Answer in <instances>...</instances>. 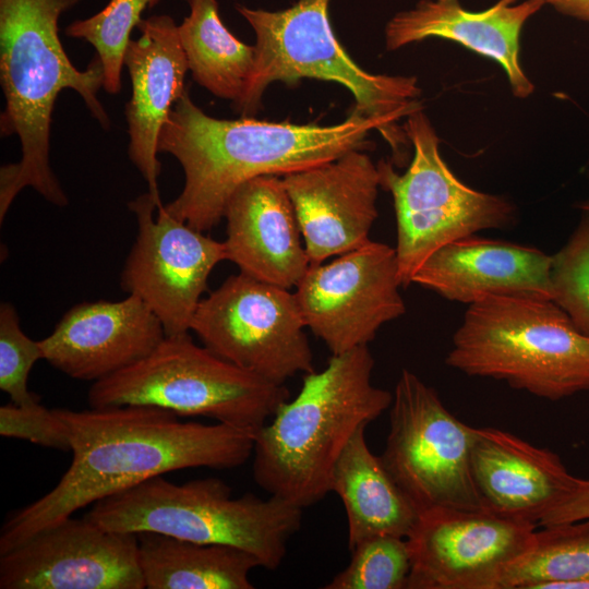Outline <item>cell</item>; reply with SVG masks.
I'll list each match as a JSON object with an SVG mask.
<instances>
[{"mask_svg":"<svg viewBox=\"0 0 589 589\" xmlns=\"http://www.w3.org/2000/svg\"><path fill=\"white\" fill-rule=\"evenodd\" d=\"M498 589H589V518L536 530Z\"/></svg>","mask_w":589,"mask_h":589,"instance_id":"obj_26","label":"cell"},{"mask_svg":"<svg viewBox=\"0 0 589 589\" xmlns=\"http://www.w3.org/2000/svg\"><path fill=\"white\" fill-rule=\"evenodd\" d=\"M1 589H145L135 533L67 517L0 554Z\"/></svg>","mask_w":589,"mask_h":589,"instance_id":"obj_15","label":"cell"},{"mask_svg":"<svg viewBox=\"0 0 589 589\" xmlns=\"http://www.w3.org/2000/svg\"><path fill=\"white\" fill-rule=\"evenodd\" d=\"M55 410L69 430L71 465L50 492L3 525L0 554L147 479L187 468H236L253 455L255 432L219 422L182 421L155 406Z\"/></svg>","mask_w":589,"mask_h":589,"instance_id":"obj_1","label":"cell"},{"mask_svg":"<svg viewBox=\"0 0 589 589\" xmlns=\"http://www.w3.org/2000/svg\"><path fill=\"white\" fill-rule=\"evenodd\" d=\"M589 518V478H578L574 491L539 521L545 527Z\"/></svg>","mask_w":589,"mask_h":589,"instance_id":"obj_32","label":"cell"},{"mask_svg":"<svg viewBox=\"0 0 589 589\" xmlns=\"http://www.w3.org/2000/svg\"><path fill=\"white\" fill-rule=\"evenodd\" d=\"M557 12L589 25V0H542Z\"/></svg>","mask_w":589,"mask_h":589,"instance_id":"obj_33","label":"cell"},{"mask_svg":"<svg viewBox=\"0 0 589 589\" xmlns=\"http://www.w3.org/2000/svg\"><path fill=\"white\" fill-rule=\"evenodd\" d=\"M552 301L589 336V215L582 217L566 244L551 255Z\"/></svg>","mask_w":589,"mask_h":589,"instance_id":"obj_29","label":"cell"},{"mask_svg":"<svg viewBox=\"0 0 589 589\" xmlns=\"http://www.w3.org/2000/svg\"><path fill=\"white\" fill-rule=\"evenodd\" d=\"M128 206L137 235L121 272V288L149 306L166 336L189 333L212 271L227 260L225 242L175 218L149 192Z\"/></svg>","mask_w":589,"mask_h":589,"instance_id":"obj_12","label":"cell"},{"mask_svg":"<svg viewBox=\"0 0 589 589\" xmlns=\"http://www.w3.org/2000/svg\"><path fill=\"white\" fill-rule=\"evenodd\" d=\"M396 250L375 241L310 264L293 292L306 328L339 354L372 341L406 312Z\"/></svg>","mask_w":589,"mask_h":589,"instance_id":"obj_13","label":"cell"},{"mask_svg":"<svg viewBox=\"0 0 589 589\" xmlns=\"http://www.w3.org/2000/svg\"><path fill=\"white\" fill-rule=\"evenodd\" d=\"M140 37L131 39L124 55L132 94L125 104L130 137L128 155L148 185L158 206V139L176 101L185 92L189 71L178 25L167 15L142 19Z\"/></svg>","mask_w":589,"mask_h":589,"instance_id":"obj_18","label":"cell"},{"mask_svg":"<svg viewBox=\"0 0 589 589\" xmlns=\"http://www.w3.org/2000/svg\"><path fill=\"white\" fill-rule=\"evenodd\" d=\"M292 202L310 264L368 241L377 218L380 173L364 149L281 177Z\"/></svg>","mask_w":589,"mask_h":589,"instance_id":"obj_16","label":"cell"},{"mask_svg":"<svg viewBox=\"0 0 589 589\" xmlns=\"http://www.w3.org/2000/svg\"><path fill=\"white\" fill-rule=\"evenodd\" d=\"M498 0L489 9L470 11L459 0H420L386 24L385 45L396 50L431 37L460 44L497 62L514 96L527 98L534 86L520 63V35L526 22L545 4L542 0Z\"/></svg>","mask_w":589,"mask_h":589,"instance_id":"obj_19","label":"cell"},{"mask_svg":"<svg viewBox=\"0 0 589 589\" xmlns=\"http://www.w3.org/2000/svg\"><path fill=\"white\" fill-rule=\"evenodd\" d=\"M0 434L44 447L71 450L67 424L55 409L39 404L23 407L10 402L0 407Z\"/></svg>","mask_w":589,"mask_h":589,"instance_id":"obj_31","label":"cell"},{"mask_svg":"<svg viewBox=\"0 0 589 589\" xmlns=\"http://www.w3.org/2000/svg\"><path fill=\"white\" fill-rule=\"evenodd\" d=\"M85 518L117 532L237 546L274 570L301 527L302 508L272 495L233 497L218 478L175 484L157 476L94 503Z\"/></svg>","mask_w":589,"mask_h":589,"instance_id":"obj_7","label":"cell"},{"mask_svg":"<svg viewBox=\"0 0 589 589\" xmlns=\"http://www.w3.org/2000/svg\"><path fill=\"white\" fill-rule=\"evenodd\" d=\"M360 428L340 455L332 492L341 500L348 521V549L376 536L407 538L420 512L393 479Z\"/></svg>","mask_w":589,"mask_h":589,"instance_id":"obj_23","label":"cell"},{"mask_svg":"<svg viewBox=\"0 0 589 589\" xmlns=\"http://www.w3.org/2000/svg\"><path fill=\"white\" fill-rule=\"evenodd\" d=\"M368 345L332 354L320 372L304 374L254 435L253 478L272 496L300 508L332 492L335 466L354 433L388 410L393 393L372 384Z\"/></svg>","mask_w":589,"mask_h":589,"instance_id":"obj_4","label":"cell"},{"mask_svg":"<svg viewBox=\"0 0 589 589\" xmlns=\"http://www.w3.org/2000/svg\"><path fill=\"white\" fill-rule=\"evenodd\" d=\"M550 269L539 249L470 236L433 252L411 284L468 305L490 296L552 300Z\"/></svg>","mask_w":589,"mask_h":589,"instance_id":"obj_22","label":"cell"},{"mask_svg":"<svg viewBox=\"0 0 589 589\" xmlns=\"http://www.w3.org/2000/svg\"><path fill=\"white\" fill-rule=\"evenodd\" d=\"M471 470L483 507L538 526L575 489L561 457L497 428H476Z\"/></svg>","mask_w":589,"mask_h":589,"instance_id":"obj_21","label":"cell"},{"mask_svg":"<svg viewBox=\"0 0 589 589\" xmlns=\"http://www.w3.org/2000/svg\"><path fill=\"white\" fill-rule=\"evenodd\" d=\"M374 130L386 140L382 122L353 110L330 125L217 119L197 107L185 89L158 139V152L172 155L184 172L182 191L164 207L200 231L211 230L242 183L260 176L283 177L364 149Z\"/></svg>","mask_w":589,"mask_h":589,"instance_id":"obj_2","label":"cell"},{"mask_svg":"<svg viewBox=\"0 0 589 589\" xmlns=\"http://www.w3.org/2000/svg\"><path fill=\"white\" fill-rule=\"evenodd\" d=\"M188 1V0H187Z\"/></svg>","mask_w":589,"mask_h":589,"instance_id":"obj_35","label":"cell"},{"mask_svg":"<svg viewBox=\"0 0 589 589\" xmlns=\"http://www.w3.org/2000/svg\"><path fill=\"white\" fill-rule=\"evenodd\" d=\"M190 14L178 25L180 41L194 81L215 96L244 97L255 64V48L239 40L219 17L217 0H188Z\"/></svg>","mask_w":589,"mask_h":589,"instance_id":"obj_25","label":"cell"},{"mask_svg":"<svg viewBox=\"0 0 589 589\" xmlns=\"http://www.w3.org/2000/svg\"><path fill=\"white\" fill-rule=\"evenodd\" d=\"M81 0H0V82L5 104L2 136L17 135L21 159L0 170V223L16 195L31 187L51 204L69 200L50 166L51 115L58 95L71 88L104 129L110 119L98 100L103 65L95 57L76 69L59 38L61 14Z\"/></svg>","mask_w":589,"mask_h":589,"instance_id":"obj_3","label":"cell"},{"mask_svg":"<svg viewBox=\"0 0 589 589\" xmlns=\"http://www.w3.org/2000/svg\"><path fill=\"white\" fill-rule=\"evenodd\" d=\"M43 359L39 340L31 339L21 328L13 304H0V388L11 402L29 407L39 404L27 387L29 372Z\"/></svg>","mask_w":589,"mask_h":589,"instance_id":"obj_30","label":"cell"},{"mask_svg":"<svg viewBox=\"0 0 589 589\" xmlns=\"http://www.w3.org/2000/svg\"><path fill=\"white\" fill-rule=\"evenodd\" d=\"M348 566L325 589H404L411 569L406 538L376 536L357 543Z\"/></svg>","mask_w":589,"mask_h":589,"instance_id":"obj_28","label":"cell"},{"mask_svg":"<svg viewBox=\"0 0 589 589\" xmlns=\"http://www.w3.org/2000/svg\"><path fill=\"white\" fill-rule=\"evenodd\" d=\"M402 129L413 148L408 169L398 173L388 160L376 165L381 188L393 196L398 273L407 287L437 249L481 230L512 226L516 208L504 196L477 191L455 176L422 108L406 118Z\"/></svg>","mask_w":589,"mask_h":589,"instance_id":"obj_9","label":"cell"},{"mask_svg":"<svg viewBox=\"0 0 589 589\" xmlns=\"http://www.w3.org/2000/svg\"><path fill=\"white\" fill-rule=\"evenodd\" d=\"M577 207L582 212V214L589 215V197L580 202Z\"/></svg>","mask_w":589,"mask_h":589,"instance_id":"obj_34","label":"cell"},{"mask_svg":"<svg viewBox=\"0 0 589 589\" xmlns=\"http://www.w3.org/2000/svg\"><path fill=\"white\" fill-rule=\"evenodd\" d=\"M445 362L551 401L589 390V336L551 299L490 296L469 304Z\"/></svg>","mask_w":589,"mask_h":589,"instance_id":"obj_6","label":"cell"},{"mask_svg":"<svg viewBox=\"0 0 589 589\" xmlns=\"http://www.w3.org/2000/svg\"><path fill=\"white\" fill-rule=\"evenodd\" d=\"M290 397L278 384L197 346L189 333L166 336L139 362L96 381L92 408L155 406L256 432Z\"/></svg>","mask_w":589,"mask_h":589,"instance_id":"obj_8","label":"cell"},{"mask_svg":"<svg viewBox=\"0 0 589 589\" xmlns=\"http://www.w3.org/2000/svg\"><path fill=\"white\" fill-rule=\"evenodd\" d=\"M536 527L488 509L423 510L406 538L407 589H498L504 574L529 550Z\"/></svg>","mask_w":589,"mask_h":589,"instance_id":"obj_14","label":"cell"},{"mask_svg":"<svg viewBox=\"0 0 589 589\" xmlns=\"http://www.w3.org/2000/svg\"><path fill=\"white\" fill-rule=\"evenodd\" d=\"M381 456L418 510L485 509L471 470L473 426L448 411L437 392L404 369L396 382Z\"/></svg>","mask_w":589,"mask_h":589,"instance_id":"obj_10","label":"cell"},{"mask_svg":"<svg viewBox=\"0 0 589 589\" xmlns=\"http://www.w3.org/2000/svg\"><path fill=\"white\" fill-rule=\"evenodd\" d=\"M224 217L227 260L241 273L296 287L310 266L292 202L278 176H260L230 196Z\"/></svg>","mask_w":589,"mask_h":589,"instance_id":"obj_20","label":"cell"},{"mask_svg":"<svg viewBox=\"0 0 589 589\" xmlns=\"http://www.w3.org/2000/svg\"><path fill=\"white\" fill-rule=\"evenodd\" d=\"M159 0H110L96 14L76 20L65 28V35L89 43L103 65V88L108 94L121 91V71L131 32L142 21V13Z\"/></svg>","mask_w":589,"mask_h":589,"instance_id":"obj_27","label":"cell"},{"mask_svg":"<svg viewBox=\"0 0 589 589\" xmlns=\"http://www.w3.org/2000/svg\"><path fill=\"white\" fill-rule=\"evenodd\" d=\"M305 328L289 289L240 272L200 301L190 329L218 357L285 384L314 371Z\"/></svg>","mask_w":589,"mask_h":589,"instance_id":"obj_11","label":"cell"},{"mask_svg":"<svg viewBox=\"0 0 589 589\" xmlns=\"http://www.w3.org/2000/svg\"><path fill=\"white\" fill-rule=\"evenodd\" d=\"M137 538L145 589H252L250 573L262 567L252 553L232 545L156 532Z\"/></svg>","mask_w":589,"mask_h":589,"instance_id":"obj_24","label":"cell"},{"mask_svg":"<svg viewBox=\"0 0 589 589\" xmlns=\"http://www.w3.org/2000/svg\"><path fill=\"white\" fill-rule=\"evenodd\" d=\"M166 337L139 297L81 302L39 340L43 359L68 376L99 381L147 357Z\"/></svg>","mask_w":589,"mask_h":589,"instance_id":"obj_17","label":"cell"},{"mask_svg":"<svg viewBox=\"0 0 589 589\" xmlns=\"http://www.w3.org/2000/svg\"><path fill=\"white\" fill-rule=\"evenodd\" d=\"M330 0H298L279 11L238 4L255 33V64L243 99L235 106L252 117L265 89L276 81L294 84L316 79L345 86L354 98L353 111L383 123L398 167L404 166L409 140L396 122L421 109L416 76L373 74L357 64L334 34Z\"/></svg>","mask_w":589,"mask_h":589,"instance_id":"obj_5","label":"cell"}]
</instances>
